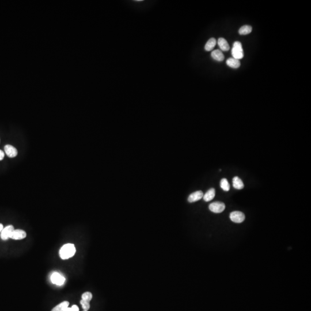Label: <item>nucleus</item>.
Wrapping results in <instances>:
<instances>
[{
    "instance_id": "18",
    "label": "nucleus",
    "mask_w": 311,
    "mask_h": 311,
    "mask_svg": "<svg viewBox=\"0 0 311 311\" xmlns=\"http://www.w3.org/2000/svg\"><path fill=\"white\" fill-rule=\"evenodd\" d=\"M221 188L225 191H228L230 189V185L227 179L223 178L220 182Z\"/></svg>"
},
{
    "instance_id": "24",
    "label": "nucleus",
    "mask_w": 311,
    "mask_h": 311,
    "mask_svg": "<svg viewBox=\"0 0 311 311\" xmlns=\"http://www.w3.org/2000/svg\"><path fill=\"white\" fill-rule=\"evenodd\" d=\"M4 229V226L2 224H0V232H1V231L2 230V229Z\"/></svg>"
},
{
    "instance_id": "2",
    "label": "nucleus",
    "mask_w": 311,
    "mask_h": 311,
    "mask_svg": "<svg viewBox=\"0 0 311 311\" xmlns=\"http://www.w3.org/2000/svg\"><path fill=\"white\" fill-rule=\"evenodd\" d=\"M232 55L233 56V58L236 59L238 60L243 58L244 57V52L242 45L240 42L236 41L234 42L233 48L232 50Z\"/></svg>"
},
{
    "instance_id": "4",
    "label": "nucleus",
    "mask_w": 311,
    "mask_h": 311,
    "mask_svg": "<svg viewBox=\"0 0 311 311\" xmlns=\"http://www.w3.org/2000/svg\"><path fill=\"white\" fill-rule=\"evenodd\" d=\"M230 219L235 223H242L245 219L244 214L238 211H234L230 214Z\"/></svg>"
},
{
    "instance_id": "6",
    "label": "nucleus",
    "mask_w": 311,
    "mask_h": 311,
    "mask_svg": "<svg viewBox=\"0 0 311 311\" xmlns=\"http://www.w3.org/2000/svg\"><path fill=\"white\" fill-rule=\"evenodd\" d=\"M51 281L54 284L61 286L64 283L65 281V278L58 272H54L51 276Z\"/></svg>"
},
{
    "instance_id": "12",
    "label": "nucleus",
    "mask_w": 311,
    "mask_h": 311,
    "mask_svg": "<svg viewBox=\"0 0 311 311\" xmlns=\"http://www.w3.org/2000/svg\"><path fill=\"white\" fill-rule=\"evenodd\" d=\"M227 65L232 68H238L240 66V61L233 58H229L227 61Z\"/></svg>"
},
{
    "instance_id": "11",
    "label": "nucleus",
    "mask_w": 311,
    "mask_h": 311,
    "mask_svg": "<svg viewBox=\"0 0 311 311\" xmlns=\"http://www.w3.org/2000/svg\"><path fill=\"white\" fill-rule=\"evenodd\" d=\"M218 44H219V48L222 51H227L230 49V47H229L228 42L226 40V39H224L223 38H219L218 40Z\"/></svg>"
},
{
    "instance_id": "25",
    "label": "nucleus",
    "mask_w": 311,
    "mask_h": 311,
    "mask_svg": "<svg viewBox=\"0 0 311 311\" xmlns=\"http://www.w3.org/2000/svg\"></svg>"
},
{
    "instance_id": "1",
    "label": "nucleus",
    "mask_w": 311,
    "mask_h": 311,
    "mask_svg": "<svg viewBox=\"0 0 311 311\" xmlns=\"http://www.w3.org/2000/svg\"><path fill=\"white\" fill-rule=\"evenodd\" d=\"M76 248L73 244H66L59 251V256L62 259H68L73 257L76 253Z\"/></svg>"
},
{
    "instance_id": "9",
    "label": "nucleus",
    "mask_w": 311,
    "mask_h": 311,
    "mask_svg": "<svg viewBox=\"0 0 311 311\" xmlns=\"http://www.w3.org/2000/svg\"><path fill=\"white\" fill-rule=\"evenodd\" d=\"M204 197V193L202 191H197L191 194L188 198V201L190 203H193L202 199Z\"/></svg>"
},
{
    "instance_id": "10",
    "label": "nucleus",
    "mask_w": 311,
    "mask_h": 311,
    "mask_svg": "<svg viewBox=\"0 0 311 311\" xmlns=\"http://www.w3.org/2000/svg\"><path fill=\"white\" fill-rule=\"evenodd\" d=\"M211 56L214 60L221 62L224 59V55L222 51L219 50H215L211 54Z\"/></svg>"
},
{
    "instance_id": "8",
    "label": "nucleus",
    "mask_w": 311,
    "mask_h": 311,
    "mask_svg": "<svg viewBox=\"0 0 311 311\" xmlns=\"http://www.w3.org/2000/svg\"><path fill=\"white\" fill-rule=\"evenodd\" d=\"M27 233L22 229H15L11 235L10 238L13 240H22L25 238Z\"/></svg>"
},
{
    "instance_id": "20",
    "label": "nucleus",
    "mask_w": 311,
    "mask_h": 311,
    "mask_svg": "<svg viewBox=\"0 0 311 311\" xmlns=\"http://www.w3.org/2000/svg\"><path fill=\"white\" fill-rule=\"evenodd\" d=\"M80 303L83 306V308L84 309V311H88L90 308V304H89V302H86L84 300H81L80 301Z\"/></svg>"
},
{
    "instance_id": "17",
    "label": "nucleus",
    "mask_w": 311,
    "mask_h": 311,
    "mask_svg": "<svg viewBox=\"0 0 311 311\" xmlns=\"http://www.w3.org/2000/svg\"><path fill=\"white\" fill-rule=\"evenodd\" d=\"M69 305V302L67 301H65L60 303L58 305L55 306L51 311H63L66 308H68Z\"/></svg>"
},
{
    "instance_id": "3",
    "label": "nucleus",
    "mask_w": 311,
    "mask_h": 311,
    "mask_svg": "<svg viewBox=\"0 0 311 311\" xmlns=\"http://www.w3.org/2000/svg\"><path fill=\"white\" fill-rule=\"evenodd\" d=\"M209 210L215 213H222L225 209V205L221 202H214L209 205Z\"/></svg>"
},
{
    "instance_id": "7",
    "label": "nucleus",
    "mask_w": 311,
    "mask_h": 311,
    "mask_svg": "<svg viewBox=\"0 0 311 311\" xmlns=\"http://www.w3.org/2000/svg\"><path fill=\"white\" fill-rule=\"evenodd\" d=\"M5 154L10 158H13L17 155V150L14 146L11 145H6L4 146Z\"/></svg>"
},
{
    "instance_id": "14",
    "label": "nucleus",
    "mask_w": 311,
    "mask_h": 311,
    "mask_svg": "<svg viewBox=\"0 0 311 311\" xmlns=\"http://www.w3.org/2000/svg\"><path fill=\"white\" fill-rule=\"evenodd\" d=\"M233 187L236 189L241 190L244 188V185L243 183V181L241 180V179L239 178L238 176H236V177L233 178Z\"/></svg>"
},
{
    "instance_id": "13",
    "label": "nucleus",
    "mask_w": 311,
    "mask_h": 311,
    "mask_svg": "<svg viewBox=\"0 0 311 311\" xmlns=\"http://www.w3.org/2000/svg\"><path fill=\"white\" fill-rule=\"evenodd\" d=\"M215 194V191L213 188L209 189L205 194L204 195L203 198L205 202H209L213 199Z\"/></svg>"
},
{
    "instance_id": "23",
    "label": "nucleus",
    "mask_w": 311,
    "mask_h": 311,
    "mask_svg": "<svg viewBox=\"0 0 311 311\" xmlns=\"http://www.w3.org/2000/svg\"><path fill=\"white\" fill-rule=\"evenodd\" d=\"M72 311V308H68H68H66V309H65V310H64V311Z\"/></svg>"
},
{
    "instance_id": "5",
    "label": "nucleus",
    "mask_w": 311,
    "mask_h": 311,
    "mask_svg": "<svg viewBox=\"0 0 311 311\" xmlns=\"http://www.w3.org/2000/svg\"><path fill=\"white\" fill-rule=\"evenodd\" d=\"M15 228L13 225H9L5 228H4L1 232L0 237L2 240H7L8 238H10L11 235L13 233Z\"/></svg>"
},
{
    "instance_id": "16",
    "label": "nucleus",
    "mask_w": 311,
    "mask_h": 311,
    "mask_svg": "<svg viewBox=\"0 0 311 311\" xmlns=\"http://www.w3.org/2000/svg\"><path fill=\"white\" fill-rule=\"evenodd\" d=\"M252 29L253 28H252L251 26L248 25H243V27H242L239 29L238 33H239V34L242 35L249 34L251 32Z\"/></svg>"
},
{
    "instance_id": "19",
    "label": "nucleus",
    "mask_w": 311,
    "mask_h": 311,
    "mask_svg": "<svg viewBox=\"0 0 311 311\" xmlns=\"http://www.w3.org/2000/svg\"><path fill=\"white\" fill-rule=\"evenodd\" d=\"M81 297H82V300H84L86 302H89L92 298V294L91 292H85L84 293H83Z\"/></svg>"
},
{
    "instance_id": "15",
    "label": "nucleus",
    "mask_w": 311,
    "mask_h": 311,
    "mask_svg": "<svg viewBox=\"0 0 311 311\" xmlns=\"http://www.w3.org/2000/svg\"><path fill=\"white\" fill-rule=\"evenodd\" d=\"M216 43H217V41L215 38H210L205 44V46H204L205 50L207 51H210L212 50L214 47L215 46Z\"/></svg>"
},
{
    "instance_id": "21",
    "label": "nucleus",
    "mask_w": 311,
    "mask_h": 311,
    "mask_svg": "<svg viewBox=\"0 0 311 311\" xmlns=\"http://www.w3.org/2000/svg\"><path fill=\"white\" fill-rule=\"evenodd\" d=\"M4 156H5L4 152L3 151L0 150V161L3 160V159L4 158Z\"/></svg>"
},
{
    "instance_id": "22",
    "label": "nucleus",
    "mask_w": 311,
    "mask_h": 311,
    "mask_svg": "<svg viewBox=\"0 0 311 311\" xmlns=\"http://www.w3.org/2000/svg\"><path fill=\"white\" fill-rule=\"evenodd\" d=\"M72 309L73 311H79V308L76 305H73V306H72Z\"/></svg>"
}]
</instances>
